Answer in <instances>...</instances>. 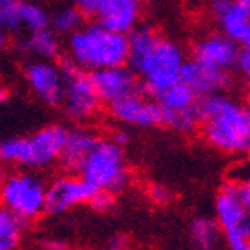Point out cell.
I'll return each instance as SVG.
<instances>
[{
	"instance_id": "obj_1",
	"label": "cell",
	"mask_w": 250,
	"mask_h": 250,
	"mask_svg": "<svg viewBox=\"0 0 250 250\" xmlns=\"http://www.w3.org/2000/svg\"><path fill=\"white\" fill-rule=\"evenodd\" d=\"M129 40V68L138 75L141 88L150 97L181 81L186 62L183 47L163 36L152 25H136L127 34Z\"/></svg>"
},
{
	"instance_id": "obj_2",
	"label": "cell",
	"mask_w": 250,
	"mask_h": 250,
	"mask_svg": "<svg viewBox=\"0 0 250 250\" xmlns=\"http://www.w3.org/2000/svg\"><path fill=\"white\" fill-rule=\"evenodd\" d=\"M200 132L208 145L229 156L250 154V104L227 93L198 97Z\"/></svg>"
},
{
	"instance_id": "obj_3",
	"label": "cell",
	"mask_w": 250,
	"mask_h": 250,
	"mask_svg": "<svg viewBox=\"0 0 250 250\" xmlns=\"http://www.w3.org/2000/svg\"><path fill=\"white\" fill-rule=\"evenodd\" d=\"M64 58L88 73L124 66L129 61V40L127 34L111 31L99 21H84L81 29L68 36Z\"/></svg>"
},
{
	"instance_id": "obj_4",
	"label": "cell",
	"mask_w": 250,
	"mask_h": 250,
	"mask_svg": "<svg viewBox=\"0 0 250 250\" xmlns=\"http://www.w3.org/2000/svg\"><path fill=\"white\" fill-rule=\"evenodd\" d=\"M66 132L61 124H48L29 136L0 140V167L34 172L58 165Z\"/></svg>"
},
{
	"instance_id": "obj_5",
	"label": "cell",
	"mask_w": 250,
	"mask_h": 250,
	"mask_svg": "<svg viewBox=\"0 0 250 250\" xmlns=\"http://www.w3.org/2000/svg\"><path fill=\"white\" fill-rule=\"evenodd\" d=\"M77 173L95 189L115 195L124 191L130 183V170L124 148L116 145L111 138L97 140Z\"/></svg>"
},
{
	"instance_id": "obj_6",
	"label": "cell",
	"mask_w": 250,
	"mask_h": 250,
	"mask_svg": "<svg viewBox=\"0 0 250 250\" xmlns=\"http://www.w3.org/2000/svg\"><path fill=\"white\" fill-rule=\"evenodd\" d=\"M47 183L38 173L29 170H11L0 179V208L21 222H34L45 214Z\"/></svg>"
},
{
	"instance_id": "obj_7",
	"label": "cell",
	"mask_w": 250,
	"mask_h": 250,
	"mask_svg": "<svg viewBox=\"0 0 250 250\" xmlns=\"http://www.w3.org/2000/svg\"><path fill=\"white\" fill-rule=\"evenodd\" d=\"M59 64L64 73V88L59 107L73 124H88L99 115L102 107V102L91 83V75L73 66L66 58H62Z\"/></svg>"
},
{
	"instance_id": "obj_8",
	"label": "cell",
	"mask_w": 250,
	"mask_h": 250,
	"mask_svg": "<svg viewBox=\"0 0 250 250\" xmlns=\"http://www.w3.org/2000/svg\"><path fill=\"white\" fill-rule=\"evenodd\" d=\"M109 107V115L118 124L136 129H154L163 125V111L156 99L145 93L143 89L116 100Z\"/></svg>"
},
{
	"instance_id": "obj_9",
	"label": "cell",
	"mask_w": 250,
	"mask_h": 250,
	"mask_svg": "<svg viewBox=\"0 0 250 250\" xmlns=\"http://www.w3.org/2000/svg\"><path fill=\"white\" fill-rule=\"evenodd\" d=\"M95 191L97 189L89 183H86L79 173L68 172L64 175H59L50 184H47L45 213L58 216L79 206H88Z\"/></svg>"
},
{
	"instance_id": "obj_10",
	"label": "cell",
	"mask_w": 250,
	"mask_h": 250,
	"mask_svg": "<svg viewBox=\"0 0 250 250\" xmlns=\"http://www.w3.org/2000/svg\"><path fill=\"white\" fill-rule=\"evenodd\" d=\"M23 77L29 89L43 104L59 107L64 88V73L59 62L32 59L23 68Z\"/></svg>"
},
{
	"instance_id": "obj_11",
	"label": "cell",
	"mask_w": 250,
	"mask_h": 250,
	"mask_svg": "<svg viewBox=\"0 0 250 250\" xmlns=\"http://www.w3.org/2000/svg\"><path fill=\"white\" fill-rule=\"evenodd\" d=\"M141 0H89L84 11L111 31L129 34L141 20Z\"/></svg>"
},
{
	"instance_id": "obj_12",
	"label": "cell",
	"mask_w": 250,
	"mask_h": 250,
	"mask_svg": "<svg viewBox=\"0 0 250 250\" xmlns=\"http://www.w3.org/2000/svg\"><path fill=\"white\" fill-rule=\"evenodd\" d=\"M240 50L241 47L234 40H230L229 36L222 34L220 31L208 32L193 42L189 59L206 64V66L234 72Z\"/></svg>"
},
{
	"instance_id": "obj_13",
	"label": "cell",
	"mask_w": 250,
	"mask_h": 250,
	"mask_svg": "<svg viewBox=\"0 0 250 250\" xmlns=\"http://www.w3.org/2000/svg\"><path fill=\"white\" fill-rule=\"evenodd\" d=\"M89 75H91V83H93L100 102L105 105L113 104L116 100L134 93V91L143 89L140 79L130 70L129 64L102 68V70H97V72L89 73Z\"/></svg>"
},
{
	"instance_id": "obj_14",
	"label": "cell",
	"mask_w": 250,
	"mask_h": 250,
	"mask_svg": "<svg viewBox=\"0 0 250 250\" xmlns=\"http://www.w3.org/2000/svg\"><path fill=\"white\" fill-rule=\"evenodd\" d=\"M181 81L197 97H208L214 93H227L234 84V72L218 70L186 59L181 72Z\"/></svg>"
},
{
	"instance_id": "obj_15",
	"label": "cell",
	"mask_w": 250,
	"mask_h": 250,
	"mask_svg": "<svg viewBox=\"0 0 250 250\" xmlns=\"http://www.w3.org/2000/svg\"><path fill=\"white\" fill-rule=\"evenodd\" d=\"M209 11L218 31L241 47L250 29V0H211Z\"/></svg>"
},
{
	"instance_id": "obj_16",
	"label": "cell",
	"mask_w": 250,
	"mask_h": 250,
	"mask_svg": "<svg viewBox=\"0 0 250 250\" xmlns=\"http://www.w3.org/2000/svg\"><path fill=\"white\" fill-rule=\"evenodd\" d=\"M99 138L100 136L95 130H91L89 127H84V125H77L73 129H68L61 157H59V165L66 172L77 173L81 165L91 152Z\"/></svg>"
},
{
	"instance_id": "obj_17",
	"label": "cell",
	"mask_w": 250,
	"mask_h": 250,
	"mask_svg": "<svg viewBox=\"0 0 250 250\" xmlns=\"http://www.w3.org/2000/svg\"><path fill=\"white\" fill-rule=\"evenodd\" d=\"M249 216L250 213L243 208V204L238 197L236 186L230 183H225L214 197V222L220 225L222 232L240 225Z\"/></svg>"
},
{
	"instance_id": "obj_18",
	"label": "cell",
	"mask_w": 250,
	"mask_h": 250,
	"mask_svg": "<svg viewBox=\"0 0 250 250\" xmlns=\"http://www.w3.org/2000/svg\"><path fill=\"white\" fill-rule=\"evenodd\" d=\"M50 27V13L34 0H18L7 31L31 34Z\"/></svg>"
},
{
	"instance_id": "obj_19",
	"label": "cell",
	"mask_w": 250,
	"mask_h": 250,
	"mask_svg": "<svg viewBox=\"0 0 250 250\" xmlns=\"http://www.w3.org/2000/svg\"><path fill=\"white\" fill-rule=\"evenodd\" d=\"M16 47L21 54H27L32 59L56 61L61 56V40L50 27L31 34H21Z\"/></svg>"
},
{
	"instance_id": "obj_20",
	"label": "cell",
	"mask_w": 250,
	"mask_h": 250,
	"mask_svg": "<svg viewBox=\"0 0 250 250\" xmlns=\"http://www.w3.org/2000/svg\"><path fill=\"white\" fill-rule=\"evenodd\" d=\"M152 99H156V102L159 104V107L163 111V115L193 111L197 109V102H198V97L188 88L183 81L168 86L167 89H163L161 93H157Z\"/></svg>"
},
{
	"instance_id": "obj_21",
	"label": "cell",
	"mask_w": 250,
	"mask_h": 250,
	"mask_svg": "<svg viewBox=\"0 0 250 250\" xmlns=\"http://www.w3.org/2000/svg\"><path fill=\"white\" fill-rule=\"evenodd\" d=\"M224 241V232L214 218L197 216L189 224V243L193 250H218Z\"/></svg>"
},
{
	"instance_id": "obj_22",
	"label": "cell",
	"mask_w": 250,
	"mask_h": 250,
	"mask_svg": "<svg viewBox=\"0 0 250 250\" xmlns=\"http://www.w3.org/2000/svg\"><path fill=\"white\" fill-rule=\"evenodd\" d=\"M84 18L86 15L83 13L81 7H77L75 4L62 5L59 9H56L50 15V29H52L59 38L61 36H70L73 32L81 29L84 25Z\"/></svg>"
},
{
	"instance_id": "obj_23",
	"label": "cell",
	"mask_w": 250,
	"mask_h": 250,
	"mask_svg": "<svg viewBox=\"0 0 250 250\" xmlns=\"http://www.w3.org/2000/svg\"><path fill=\"white\" fill-rule=\"evenodd\" d=\"M25 222L0 208V250H18L25 234Z\"/></svg>"
},
{
	"instance_id": "obj_24",
	"label": "cell",
	"mask_w": 250,
	"mask_h": 250,
	"mask_svg": "<svg viewBox=\"0 0 250 250\" xmlns=\"http://www.w3.org/2000/svg\"><path fill=\"white\" fill-rule=\"evenodd\" d=\"M224 241L227 245V250H247L250 241V216L240 225L225 230Z\"/></svg>"
},
{
	"instance_id": "obj_25",
	"label": "cell",
	"mask_w": 250,
	"mask_h": 250,
	"mask_svg": "<svg viewBox=\"0 0 250 250\" xmlns=\"http://www.w3.org/2000/svg\"><path fill=\"white\" fill-rule=\"evenodd\" d=\"M227 183L240 186L250 183V156L243 157L227 170Z\"/></svg>"
},
{
	"instance_id": "obj_26",
	"label": "cell",
	"mask_w": 250,
	"mask_h": 250,
	"mask_svg": "<svg viewBox=\"0 0 250 250\" xmlns=\"http://www.w3.org/2000/svg\"><path fill=\"white\" fill-rule=\"evenodd\" d=\"M115 202H116L115 193L97 189L95 195L91 197V200L88 202V206L93 211H97V213H107V211H111V209L115 208Z\"/></svg>"
},
{
	"instance_id": "obj_27",
	"label": "cell",
	"mask_w": 250,
	"mask_h": 250,
	"mask_svg": "<svg viewBox=\"0 0 250 250\" xmlns=\"http://www.w3.org/2000/svg\"><path fill=\"white\" fill-rule=\"evenodd\" d=\"M146 197H148L150 202L157 204V206H163V204H168L172 200V191L167 186H163V184L154 183L146 189Z\"/></svg>"
},
{
	"instance_id": "obj_28",
	"label": "cell",
	"mask_w": 250,
	"mask_h": 250,
	"mask_svg": "<svg viewBox=\"0 0 250 250\" xmlns=\"http://www.w3.org/2000/svg\"><path fill=\"white\" fill-rule=\"evenodd\" d=\"M234 72H238L241 77L250 84V48H241L238 61H236Z\"/></svg>"
},
{
	"instance_id": "obj_29",
	"label": "cell",
	"mask_w": 250,
	"mask_h": 250,
	"mask_svg": "<svg viewBox=\"0 0 250 250\" xmlns=\"http://www.w3.org/2000/svg\"><path fill=\"white\" fill-rule=\"evenodd\" d=\"M16 4H18V0H0V21H2V25H4L5 29H7L11 18H13Z\"/></svg>"
},
{
	"instance_id": "obj_30",
	"label": "cell",
	"mask_w": 250,
	"mask_h": 250,
	"mask_svg": "<svg viewBox=\"0 0 250 250\" xmlns=\"http://www.w3.org/2000/svg\"><path fill=\"white\" fill-rule=\"evenodd\" d=\"M129 245H130V240L127 234H113L107 240V250H129Z\"/></svg>"
},
{
	"instance_id": "obj_31",
	"label": "cell",
	"mask_w": 250,
	"mask_h": 250,
	"mask_svg": "<svg viewBox=\"0 0 250 250\" xmlns=\"http://www.w3.org/2000/svg\"><path fill=\"white\" fill-rule=\"evenodd\" d=\"M236 189H238V197H240L243 208L250 213V183L240 184V186H236Z\"/></svg>"
},
{
	"instance_id": "obj_32",
	"label": "cell",
	"mask_w": 250,
	"mask_h": 250,
	"mask_svg": "<svg viewBox=\"0 0 250 250\" xmlns=\"http://www.w3.org/2000/svg\"><path fill=\"white\" fill-rule=\"evenodd\" d=\"M111 140L115 141L116 145H120L122 148H124V146L129 143V134H127L124 129H118V130H115V134L111 136Z\"/></svg>"
},
{
	"instance_id": "obj_33",
	"label": "cell",
	"mask_w": 250,
	"mask_h": 250,
	"mask_svg": "<svg viewBox=\"0 0 250 250\" xmlns=\"http://www.w3.org/2000/svg\"><path fill=\"white\" fill-rule=\"evenodd\" d=\"M45 247H47L48 250H66V243L61 240H50V241H47Z\"/></svg>"
},
{
	"instance_id": "obj_34",
	"label": "cell",
	"mask_w": 250,
	"mask_h": 250,
	"mask_svg": "<svg viewBox=\"0 0 250 250\" xmlns=\"http://www.w3.org/2000/svg\"><path fill=\"white\" fill-rule=\"evenodd\" d=\"M7 36H9V32H7V29H5V27L2 25V21H0V50L7 45Z\"/></svg>"
},
{
	"instance_id": "obj_35",
	"label": "cell",
	"mask_w": 250,
	"mask_h": 250,
	"mask_svg": "<svg viewBox=\"0 0 250 250\" xmlns=\"http://www.w3.org/2000/svg\"><path fill=\"white\" fill-rule=\"evenodd\" d=\"M9 100V89L5 88V84L0 83V104H5Z\"/></svg>"
},
{
	"instance_id": "obj_36",
	"label": "cell",
	"mask_w": 250,
	"mask_h": 250,
	"mask_svg": "<svg viewBox=\"0 0 250 250\" xmlns=\"http://www.w3.org/2000/svg\"><path fill=\"white\" fill-rule=\"evenodd\" d=\"M72 4H75L77 7H81L83 9V13L86 11V7H88V4H89V0H70Z\"/></svg>"
},
{
	"instance_id": "obj_37",
	"label": "cell",
	"mask_w": 250,
	"mask_h": 250,
	"mask_svg": "<svg viewBox=\"0 0 250 250\" xmlns=\"http://www.w3.org/2000/svg\"><path fill=\"white\" fill-rule=\"evenodd\" d=\"M141 2H156V0H141Z\"/></svg>"
},
{
	"instance_id": "obj_38",
	"label": "cell",
	"mask_w": 250,
	"mask_h": 250,
	"mask_svg": "<svg viewBox=\"0 0 250 250\" xmlns=\"http://www.w3.org/2000/svg\"><path fill=\"white\" fill-rule=\"evenodd\" d=\"M2 173H4V172H2V170H0V179H2Z\"/></svg>"
},
{
	"instance_id": "obj_39",
	"label": "cell",
	"mask_w": 250,
	"mask_h": 250,
	"mask_svg": "<svg viewBox=\"0 0 250 250\" xmlns=\"http://www.w3.org/2000/svg\"><path fill=\"white\" fill-rule=\"evenodd\" d=\"M247 250H250V241H249V247H247Z\"/></svg>"
}]
</instances>
